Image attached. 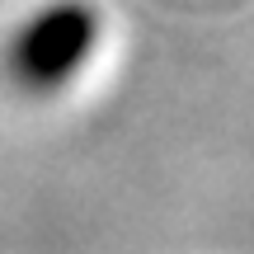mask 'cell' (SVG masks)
<instances>
[{
    "instance_id": "1",
    "label": "cell",
    "mask_w": 254,
    "mask_h": 254,
    "mask_svg": "<svg viewBox=\"0 0 254 254\" xmlns=\"http://www.w3.org/2000/svg\"><path fill=\"white\" fill-rule=\"evenodd\" d=\"M94 47H99V14L80 0H57L24 19V28L9 38L5 66L28 94H52L66 90L80 66H90Z\"/></svg>"
}]
</instances>
